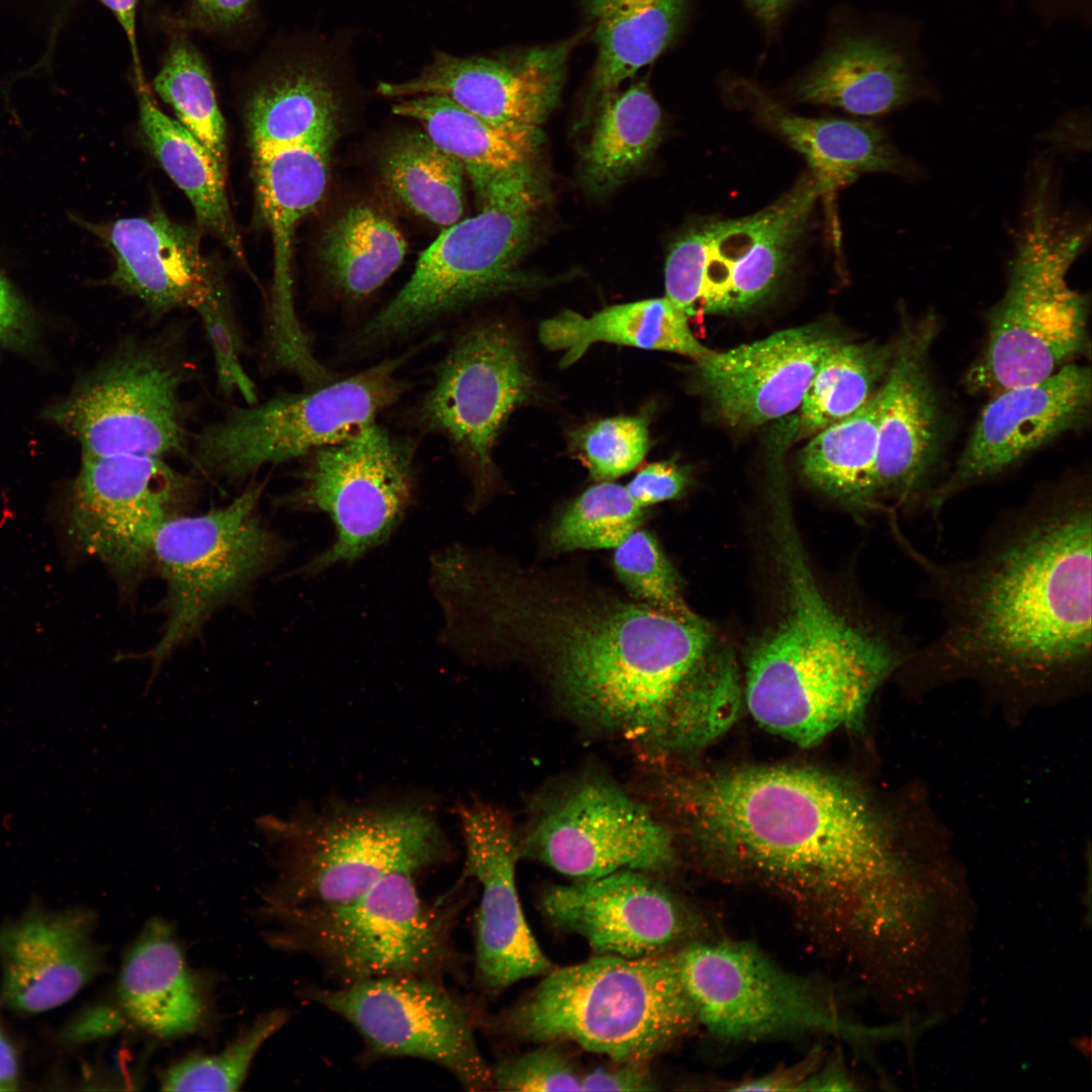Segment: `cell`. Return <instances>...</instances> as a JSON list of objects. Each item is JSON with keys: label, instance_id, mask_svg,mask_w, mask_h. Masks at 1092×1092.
Masks as SVG:
<instances>
[{"label": "cell", "instance_id": "cell-38", "mask_svg": "<svg viewBox=\"0 0 1092 1092\" xmlns=\"http://www.w3.org/2000/svg\"><path fill=\"white\" fill-rule=\"evenodd\" d=\"M879 392L854 414L813 435L801 470L818 489L864 507L882 506L876 485Z\"/></svg>", "mask_w": 1092, "mask_h": 1092}, {"label": "cell", "instance_id": "cell-52", "mask_svg": "<svg viewBox=\"0 0 1092 1092\" xmlns=\"http://www.w3.org/2000/svg\"><path fill=\"white\" fill-rule=\"evenodd\" d=\"M124 1019L117 1008L95 1007L80 1014L67 1027L64 1037L80 1042L108 1035L122 1025Z\"/></svg>", "mask_w": 1092, "mask_h": 1092}, {"label": "cell", "instance_id": "cell-17", "mask_svg": "<svg viewBox=\"0 0 1092 1092\" xmlns=\"http://www.w3.org/2000/svg\"><path fill=\"white\" fill-rule=\"evenodd\" d=\"M534 389L517 337L505 324L490 322L456 338L417 406L421 427L446 437L469 467L476 507L493 486L496 439Z\"/></svg>", "mask_w": 1092, "mask_h": 1092}, {"label": "cell", "instance_id": "cell-5", "mask_svg": "<svg viewBox=\"0 0 1092 1092\" xmlns=\"http://www.w3.org/2000/svg\"><path fill=\"white\" fill-rule=\"evenodd\" d=\"M256 826L273 852L275 878L264 908L343 903L388 875L447 863L453 845L427 794H378L301 803Z\"/></svg>", "mask_w": 1092, "mask_h": 1092}, {"label": "cell", "instance_id": "cell-20", "mask_svg": "<svg viewBox=\"0 0 1092 1092\" xmlns=\"http://www.w3.org/2000/svg\"><path fill=\"white\" fill-rule=\"evenodd\" d=\"M1063 266L1023 264L989 318L986 346L966 376L975 393L1042 380L1087 342L1085 301L1063 279Z\"/></svg>", "mask_w": 1092, "mask_h": 1092}, {"label": "cell", "instance_id": "cell-56", "mask_svg": "<svg viewBox=\"0 0 1092 1092\" xmlns=\"http://www.w3.org/2000/svg\"><path fill=\"white\" fill-rule=\"evenodd\" d=\"M850 1080L841 1069V1065L836 1062H832L827 1065L826 1068H816L813 1073L805 1080L801 1088L802 1091H832V1090H848L850 1087Z\"/></svg>", "mask_w": 1092, "mask_h": 1092}, {"label": "cell", "instance_id": "cell-46", "mask_svg": "<svg viewBox=\"0 0 1092 1092\" xmlns=\"http://www.w3.org/2000/svg\"><path fill=\"white\" fill-rule=\"evenodd\" d=\"M613 564L635 602L675 617L694 616L673 567L648 531L637 528L616 546Z\"/></svg>", "mask_w": 1092, "mask_h": 1092}, {"label": "cell", "instance_id": "cell-10", "mask_svg": "<svg viewBox=\"0 0 1092 1092\" xmlns=\"http://www.w3.org/2000/svg\"><path fill=\"white\" fill-rule=\"evenodd\" d=\"M480 199L478 214L445 228L422 253L399 292L358 332L360 348L411 335L518 285V263L533 231L536 186L500 188Z\"/></svg>", "mask_w": 1092, "mask_h": 1092}, {"label": "cell", "instance_id": "cell-6", "mask_svg": "<svg viewBox=\"0 0 1092 1092\" xmlns=\"http://www.w3.org/2000/svg\"><path fill=\"white\" fill-rule=\"evenodd\" d=\"M495 1027L535 1042L575 1043L614 1062H644L698 1023L675 953L597 956L552 969Z\"/></svg>", "mask_w": 1092, "mask_h": 1092}, {"label": "cell", "instance_id": "cell-18", "mask_svg": "<svg viewBox=\"0 0 1092 1092\" xmlns=\"http://www.w3.org/2000/svg\"><path fill=\"white\" fill-rule=\"evenodd\" d=\"M192 488V480L162 457L82 456L70 526L80 546L108 567L120 588L131 592L154 563L159 529Z\"/></svg>", "mask_w": 1092, "mask_h": 1092}, {"label": "cell", "instance_id": "cell-9", "mask_svg": "<svg viewBox=\"0 0 1092 1092\" xmlns=\"http://www.w3.org/2000/svg\"><path fill=\"white\" fill-rule=\"evenodd\" d=\"M408 356L386 359L308 391L234 407L194 435L193 462L213 477L240 481L266 465L339 443L401 397L407 386L397 371Z\"/></svg>", "mask_w": 1092, "mask_h": 1092}, {"label": "cell", "instance_id": "cell-42", "mask_svg": "<svg viewBox=\"0 0 1092 1092\" xmlns=\"http://www.w3.org/2000/svg\"><path fill=\"white\" fill-rule=\"evenodd\" d=\"M158 95L225 170V122L209 72L199 53L187 41H176L153 80Z\"/></svg>", "mask_w": 1092, "mask_h": 1092}, {"label": "cell", "instance_id": "cell-41", "mask_svg": "<svg viewBox=\"0 0 1092 1092\" xmlns=\"http://www.w3.org/2000/svg\"><path fill=\"white\" fill-rule=\"evenodd\" d=\"M743 699L731 655L711 652L673 702L652 743L675 750L704 747L731 727Z\"/></svg>", "mask_w": 1092, "mask_h": 1092}, {"label": "cell", "instance_id": "cell-21", "mask_svg": "<svg viewBox=\"0 0 1092 1092\" xmlns=\"http://www.w3.org/2000/svg\"><path fill=\"white\" fill-rule=\"evenodd\" d=\"M464 847L458 882H478L475 914V981L488 995L553 969L525 918L516 883L519 844L509 814L478 799L456 803Z\"/></svg>", "mask_w": 1092, "mask_h": 1092}, {"label": "cell", "instance_id": "cell-19", "mask_svg": "<svg viewBox=\"0 0 1092 1092\" xmlns=\"http://www.w3.org/2000/svg\"><path fill=\"white\" fill-rule=\"evenodd\" d=\"M519 850L582 881L621 870L664 872L674 861L671 832L619 787L599 780L549 804Z\"/></svg>", "mask_w": 1092, "mask_h": 1092}, {"label": "cell", "instance_id": "cell-43", "mask_svg": "<svg viewBox=\"0 0 1092 1092\" xmlns=\"http://www.w3.org/2000/svg\"><path fill=\"white\" fill-rule=\"evenodd\" d=\"M645 516L626 486L599 481L560 513L549 531L550 546L557 552L615 548Z\"/></svg>", "mask_w": 1092, "mask_h": 1092}, {"label": "cell", "instance_id": "cell-29", "mask_svg": "<svg viewBox=\"0 0 1092 1092\" xmlns=\"http://www.w3.org/2000/svg\"><path fill=\"white\" fill-rule=\"evenodd\" d=\"M117 1010L124 1021L161 1038L205 1026L209 993L188 965L170 924L149 920L126 950L116 984Z\"/></svg>", "mask_w": 1092, "mask_h": 1092}, {"label": "cell", "instance_id": "cell-4", "mask_svg": "<svg viewBox=\"0 0 1092 1092\" xmlns=\"http://www.w3.org/2000/svg\"><path fill=\"white\" fill-rule=\"evenodd\" d=\"M780 555L786 609L748 651L743 697L760 726L811 747L839 728L861 724L875 692L914 647L898 632L839 614L787 524Z\"/></svg>", "mask_w": 1092, "mask_h": 1092}, {"label": "cell", "instance_id": "cell-7", "mask_svg": "<svg viewBox=\"0 0 1092 1092\" xmlns=\"http://www.w3.org/2000/svg\"><path fill=\"white\" fill-rule=\"evenodd\" d=\"M413 873L386 876L356 899L336 904L264 908L268 942L308 954L341 986L390 976L442 981L460 972L453 932L464 903L455 885L433 901Z\"/></svg>", "mask_w": 1092, "mask_h": 1092}, {"label": "cell", "instance_id": "cell-12", "mask_svg": "<svg viewBox=\"0 0 1092 1092\" xmlns=\"http://www.w3.org/2000/svg\"><path fill=\"white\" fill-rule=\"evenodd\" d=\"M261 484L248 486L224 507L169 518L159 529L153 562L166 583L163 632L145 656L152 676L209 616L246 589L285 554L282 539L257 513Z\"/></svg>", "mask_w": 1092, "mask_h": 1092}, {"label": "cell", "instance_id": "cell-22", "mask_svg": "<svg viewBox=\"0 0 1092 1092\" xmlns=\"http://www.w3.org/2000/svg\"><path fill=\"white\" fill-rule=\"evenodd\" d=\"M936 334L931 317L906 323L879 392L876 485L891 514L927 511L941 419L927 365Z\"/></svg>", "mask_w": 1092, "mask_h": 1092}, {"label": "cell", "instance_id": "cell-34", "mask_svg": "<svg viewBox=\"0 0 1092 1092\" xmlns=\"http://www.w3.org/2000/svg\"><path fill=\"white\" fill-rule=\"evenodd\" d=\"M139 124L145 145L187 196L200 230L217 238L246 264L225 190V170L179 121L159 107L145 80H136Z\"/></svg>", "mask_w": 1092, "mask_h": 1092}, {"label": "cell", "instance_id": "cell-26", "mask_svg": "<svg viewBox=\"0 0 1092 1092\" xmlns=\"http://www.w3.org/2000/svg\"><path fill=\"white\" fill-rule=\"evenodd\" d=\"M96 925L90 908L54 910L35 901L2 922L0 1002L33 1015L74 998L105 971V948L94 938Z\"/></svg>", "mask_w": 1092, "mask_h": 1092}, {"label": "cell", "instance_id": "cell-13", "mask_svg": "<svg viewBox=\"0 0 1092 1092\" xmlns=\"http://www.w3.org/2000/svg\"><path fill=\"white\" fill-rule=\"evenodd\" d=\"M675 959L698 1022L719 1038L858 1032L823 989L785 971L749 942H694Z\"/></svg>", "mask_w": 1092, "mask_h": 1092}, {"label": "cell", "instance_id": "cell-15", "mask_svg": "<svg viewBox=\"0 0 1092 1092\" xmlns=\"http://www.w3.org/2000/svg\"><path fill=\"white\" fill-rule=\"evenodd\" d=\"M178 356L163 339L129 338L53 419L78 439L82 456L183 453L186 370Z\"/></svg>", "mask_w": 1092, "mask_h": 1092}, {"label": "cell", "instance_id": "cell-14", "mask_svg": "<svg viewBox=\"0 0 1092 1092\" xmlns=\"http://www.w3.org/2000/svg\"><path fill=\"white\" fill-rule=\"evenodd\" d=\"M301 994L356 1029L363 1063L421 1059L447 1070L468 1091L492 1089L490 1067L474 1035V1013L442 981L390 976L333 989L306 986Z\"/></svg>", "mask_w": 1092, "mask_h": 1092}, {"label": "cell", "instance_id": "cell-40", "mask_svg": "<svg viewBox=\"0 0 1092 1092\" xmlns=\"http://www.w3.org/2000/svg\"><path fill=\"white\" fill-rule=\"evenodd\" d=\"M894 345L842 341L823 359L800 404L798 438L815 435L859 410L884 380Z\"/></svg>", "mask_w": 1092, "mask_h": 1092}, {"label": "cell", "instance_id": "cell-37", "mask_svg": "<svg viewBox=\"0 0 1092 1092\" xmlns=\"http://www.w3.org/2000/svg\"><path fill=\"white\" fill-rule=\"evenodd\" d=\"M588 144L582 154V174L596 191L625 181L653 154L663 127L662 111L645 82L602 99Z\"/></svg>", "mask_w": 1092, "mask_h": 1092}, {"label": "cell", "instance_id": "cell-28", "mask_svg": "<svg viewBox=\"0 0 1092 1092\" xmlns=\"http://www.w3.org/2000/svg\"><path fill=\"white\" fill-rule=\"evenodd\" d=\"M80 222L113 254L109 283L138 298L154 316L195 310L225 285L218 267L202 252L198 230L161 209L106 223Z\"/></svg>", "mask_w": 1092, "mask_h": 1092}, {"label": "cell", "instance_id": "cell-39", "mask_svg": "<svg viewBox=\"0 0 1092 1092\" xmlns=\"http://www.w3.org/2000/svg\"><path fill=\"white\" fill-rule=\"evenodd\" d=\"M379 164L386 186L410 210L445 228L460 220L464 167L425 132H406L392 140Z\"/></svg>", "mask_w": 1092, "mask_h": 1092}, {"label": "cell", "instance_id": "cell-31", "mask_svg": "<svg viewBox=\"0 0 1092 1092\" xmlns=\"http://www.w3.org/2000/svg\"><path fill=\"white\" fill-rule=\"evenodd\" d=\"M392 112L418 121L434 143L456 158L477 194L495 186L534 182L531 166L539 129L492 124L439 95L402 98Z\"/></svg>", "mask_w": 1092, "mask_h": 1092}, {"label": "cell", "instance_id": "cell-55", "mask_svg": "<svg viewBox=\"0 0 1092 1092\" xmlns=\"http://www.w3.org/2000/svg\"><path fill=\"white\" fill-rule=\"evenodd\" d=\"M101 2L112 12L119 25L122 27L129 42L134 64L135 77L136 79H143L144 77L141 69V62L135 36V16L138 0H101Z\"/></svg>", "mask_w": 1092, "mask_h": 1092}, {"label": "cell", "instance_id": "cell-48", "mask_svg": "<svg viewBox=\"0 0 1092 1092\" xmlns=\"http://www.w3.org/2000/svg\"><path fill=\"white\" fill-rule=\"evenodd\" d=\"M490 1070L492 1088L503 1091H581V1075L555 1046L499 1061Z\"/></svg>", "mask_w": 1092, "mask_h": 1092}, {"label": "cell", "instance_id": "cell-25", "mask_svg": "<svg viewBox=\"0 0 1092 1092\" xmlns=\"http://www.w3.org/2000/svg\"><path fill=\"white\" fill-rule=\"evenodd\" d=\"M645 874L621 870L551 887L541 897L542 913L557 929L583 938L599 956L665 953L688 936L694 922L687 907Z\"/></svg>", "mask_w": 1092, "mask_h": 1092}, {"label": "cell", "instance_id": "cell-3", "mask_svg": "<svg viewBox=\"0 0 1092 1092\" xmlns=\"http://www.w3.org/2000/svg\"><path fill=\"white\" fill-rule=\"evenodd\" d=\"M660 793L710 854L768 882L840 929L875 923L893 862L867 798L795 765L668 777Z\"/></svg>", "mask_w": 1092, "mask_h": 1092}, {"label": "cell", "instance_id": "cell-47", "mask_svg": "<svg viewBox=\"0 0 1092 1092\" xmlns=\"http://www.w3.org/2000/svg\"><path fill=\"white\" fill-rule=\"evenodd\" d=\"M195 311L210 345L219 390L226 396L240 394L247 404L258 402L256 385L243 366L245 343L226 285Z\"/></svg>", "mask_w": 1092, "mask_h": 1092}, {"label": "cell", "instance_id": "cell-51", "mask_svg": "<svg viewBox=\"0 0 1092 1092\" xmlns=\"http://www.w3.org/2000/svg\"><path fill=\"white\" fill-rule=\"evenodd\" d=\"M27 321L21 299L0 273V344L17 345L25 341Z\"/></svg>", "mask_w": 1092, "mask_h": 1092}, {"label": "cell", "instance_id": "cell-49", "mask_svg": "<svg viewBox=\"0 0 1092 1092\" xmlns=\"http://www.w3.org/2000/svg\"><path fill=\"white\" fill-rule=\"evenodd\" d=\"M688 485L685 469L671 461L648 464L626 485L633 499L643 509L678 498Z\"/></svg>", "mask_w": 1092, "mask_h": 1092}, {"label": "cell", "instance_id": "cell-24", "mask_svg": "<svg viewBox=\"0 0 1092 1092\" xmlns=\"http://www.w3.org/2000/svg\"><path fill=\"white\" fill-rule=\"evenodd\" d=\"M1091 408L1089 367L1066 364L1046 378L996 393L983 410L953 471L934 490L927 512L993 478L1056 437L1082 426Z\"/></svg>", "mask_w": 1092, "mask_h": 1092}, {"label": "cell", "instance_id": "cell-35", "mask_svg": "<svg viewBox=\"0 0 1092 1092\" xmlns=\"http://www.w3.org/2000/svg\"><path fill=\"white\" fill-rule=\"evenodd\" d=\"M598 47L589 101L597 105L678 36L688 0H582Z\"/></svg>", "mask_w": 1092, "mask_h": 1092}, {"label": "cell", "instance_id": "cell-11", "mask_svg": "<svg viewBox=\"0 0 1092 1092\" xmlns=\"http://www.w3.org/2000/svg\"><path fill=\"white\" fill-rule=\"evenodd\" d=\"M818 197L809 172L753 214L688 229L666 257L665 297L688 316L740 312L765 300L791 272Z\"/></svg>", "mask_w": 1092, "mask_h": 1092}, {"label": "cell", "instance_id": "cell-58", "mask_svg": "<svg viewBox=\"0 0 1092 1092\" xmlns=\"http://www.w3.org/2000/svg\"><path fill=\"white\" fill-rule=\"evenodd\" d=\"M791 0H745L755 14L767 24H774Z\"/></svg>", "mask_w": 1092, "mask_h": 1092}, {"label": "cell", "instance_id": "cell-57", "mask_svg": "<svg viewBox=\"0 0 1092 1092\" xmlns=\"http://www.w3.org/2000/svg\"><path fill=\"white\" fill-rule=\"evenodd\" d=\"M20 1063L17 1052L0 1028V1091H14L20 1085Z\"/></svg>", "mask_w": 1092, "mask_h": 1092}, {"label": "cell", "instance_id": "cell-2", "mask_svg": "<svg viewBox=\"0 0 1092 1092\" xmlns=\"http://www.w3.org/2000/svg\"><path fill=\"white\" fill-rule=\"evenodd\" d=\"M896 541L939 607L938 635L901 668L1042 689L1085 675L1092 657V504L1083 479L998 518L977 552L941 562L891 519Z\"/></svg>", "mask_w": 1092, "mask_h": 1092}, {"label": "cell", "instance_id": "cell-8", "mask_svg": "<svg viewBox=\"0 0 1092 1092\" xmlns=\"http://www.w3.org/2000/svg\"><path fill=\"white\" fill-rule=\"evenodd\" d=\"M339 105L324 64L309 57L271 68L245 98L257 204L273 244L271 294L279 299L293 295L295 229L317 207L328 187Z\"/></svg>", "mask_w": 1092, "mask_h": 1092}, {"label": "cell", "instance_id": "cell-16", "mask_svg": "<svg viewBox=\"0 0 1092 1092\" xmlns=\"http://www.w3.org/2000/svg\"><path fill=\"white\" fill-rule=\"evenodd\" d=\"M414 444L375 422L305 457L293 505L329 516L333 544L303 568L317 574L350 564L388 540L413 502Z\"/></svg>", "mask_w": 1092, "mask_h": 1092}, {"label": "cell", "instance_id": "cell-44", "mask_svg": "<svg viewBox=\"0 0 1092 1092\" xmlns=\"http://www.w3.org/2000/svg\"><path fill=\"white\" fill-rule=\"evenodd\" d=\"M288 1020L284 1010L261 1015L225 1049L213 1055H193L168 1068L161 1079L165 1091H235L244 1083L264 1042Z\"/></svg>", "mask_w": 1092, "mask_h": 1092}, {"label": "cell", "instance_id": "cell-30", "mask_svg": "<svg viewBox=\"0 0 1092 1092\" xmlns=\"http://www.w3.org/2000/svg\"><path fill=\"white\" fill-rule=\"evenodd\" d=\"M730 92L758 121L806 158L820 196L832 195L863 173L908 176L915 172L885 131L873 123L794 114L746 80L736 81Z\"/></svg>", "mask_w": 1092, "mask_h": 1092}, {"label": "cell", "instance_id": "cell-50", "mask_svg": "<svg viewBox=\"0 0 1092 1092\" xmlns=\"http://www.w3.org/2000/svg\"><path fill=\"white\" fill-rule=\"evenodd\" d=\"M613 1068L599 1067L580 1077L581 1091H650L655 1083L644 1062H615Z\"/></svg>", "mask_w": 1092, "mask_h": 1092}, {"label": "cell", "instance_id": "cell-23", "mask_svg": "<svg viewBox=\"0 0 1092 1092\" xmlns=\"http://www.w3.org/2000/svg\"><path fill=\"white\" fill-rule=\"evenodd\" d=\"M580 37L495 57L437 52L418 76L382 82L377 92L391 98L439 95L492 124L540 129L558 102L567 61Z\"/></svg>", "mask_w": 1092, "mask_h": 1092}, {"label": "cell", "instance_id": "cell-36", "mask_svg": "<svg viewBox=\"0 0 1092 1092\" xmlns=\"http://www.w3.org/2000/svg\"><path fill=\"white\" fill-rule=\"evenodd\" d=\"M406 242L378 208L354 204L325 230L320 261L333 288L350 300L375 292L401 265Z\"/></svg>", "mask_w": 1092, "mask_h": 1092}, {"label": "cell", "instance_id": "cell-45", "mask_svg": "<svg viewBox=\"0 0 1092 1092\" xmlns=\"http://www.w3.org/2000/svg\"><path fill=\"white\" fill-rule=\"evenodd\" d=\"M649 415L646 410L588 423L569 434L570 451L594 480L613 481L637 467L648 452Z\"/></svg>", "mask_w": 1092, "mask_h": 1092}, {"label": "cell", "instance_id": "cell-33", "mask_svg": "<svg viewBox=\"0 0 1092 1092\" xmlns=\"http://www.w3.org/2000/svg\"><path fill=\"white\" fill-rule=\"evenodd\" d=\"M913 92L906 63L894 48L875 37L847 36L829 48L797 82L793 96L801 102L875 116L905 103Z\"/></svg>", "mask_w": 1092, "mask_h": 1092}, {"label": "cell", "instance_id": "cell-32", "mask_svg": "<svg viewBox=\"0 0 1092 1092\" xmlns=\"http://www.w3.org/2000/svg\"><path fill=\"white\" fill-rule=\"evenodd\" d=\"M688 320L664 296L607 306L590 316L565 309L540 324L539 339L549 350L562 353V367L602 342L672 352L698 362L714 351L697 340Z\"/></svg>", "mask_w": 1092, "mask_h": 1092}, {"label": "cell", "instance_id": "cell-1", "mask_svg": "<svg viewBox=\"0 0 1092 1092\" xmlns=\"http://www.w3.org/2000/svg\"><path fill=\"white\" fill-rule=\"evenodd\" d=\"M431 586L447 647L470 658L523 653L579 717L645 739L712 652L695 615L564 587L460 545L433 556Z\"/></svg>", "mask_w": 1092, "mask_h": 1092}, {"label": "cell", "instance_id": "cell-54", "mask_svg": "<svg viewBox=\"0 0 1092 1092\" xmlns=\"http://www.w3.org/2000/svg\"><path fill=\"white\" fill-rule=\"evenodd\" d=\"M198 13L209 23L225 26L242 21L252 0H193Z\"/></svg>", "mask_w": 1092, "mask_h": 1092}, {"label": "cell", "instance_id": "cell-53", "mask_svg": "<svg viewBox=\"0 0 1092 1092\" xmlns=\"http://www.w3.org/2000/svg\"><path fill=\"white\" fill-rule=\"evenodd\" d=\"M818 1057L810 1056L809 1059L804 1060L800 1066L796 1068H787L783 1070H777L765 1076L744 1081L738 1086H735L733 1090L748 1091V1090H763V1091H788V1090H801L805 1080L816 1069Z\"/></svg>", "mask_w": 1092, "mask_h": 1092}, {"label": "cell", "instance_id": "cell-27", "mask_svg": "<svg viewBox=\"0 0 1092 1092\" xmlns=\"http://www.w3.org/2000/svg\"><path fill=\"white\" fill-rule=\"evenodd\" d=\"M842 341L820 325L780 331L696 362L697 385L727 425L757 427L800 406L821 362Z\"/></svg>", "mask_w": 1092, "mask_h": 1092}]
</instances>
